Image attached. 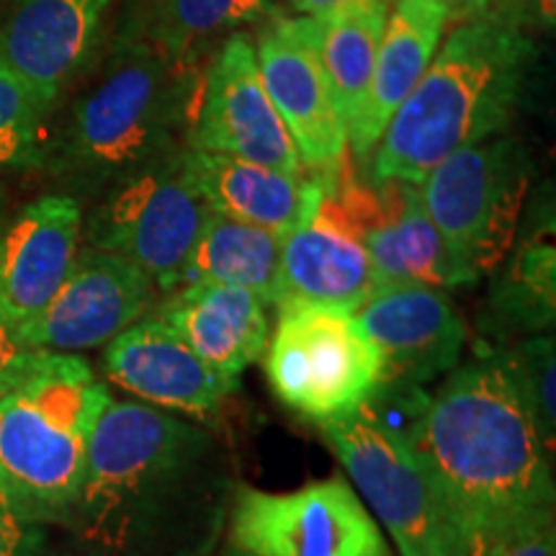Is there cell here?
I'll list each match as a JSON object with an SVG mask.
<instances>
[{
	"label": "cell",
	"mask_w": 556,
	"mask_h": 556,
	"mask_svg": "<svg viewBox=\"0 0 556 556\" xmlns=\"http://www.w3.org/2000/svg\"><path fill=\"white\" fill-rule=\"evenodd\" d=\"M155 283L129 261L83 248L58 294L45 309L18 325L26 351L78 353L106 348L116 336L148 315Z\"/></svg>",
	"instance_id": "7c38bea8"
},
{
	"label": "cell",
	"mask_w": 556,
	"mask_h": 556,
	"mask_svg": "<svg viewBox=\"0 0 556 556\" xmlns=\"http://www.w3.org/2000/svg\"><path fill=\"white\" fill-rule=\"evenodd\" d=\"M186 142L189 150L222 152L291 176L307 173L263 88L255 45L245 31L232 34L208 65Z\"/></svg>",
	"instance_id": "8fae6325"
},
{
	"label": "cell",
	"mask_w": 556,
	"mask_h": 556,
	"mask_svg": "<svg viewBox=\"0 0 556 556\" xmlns=\"http://www.w3.org/2000/svg\"><path fill=\"white\" fill-rule=\"evenodd\" d=\"M54 99L0 67V170L39 165Z\"/></svg>",
	"instance_id": "4316f807"
},
{
	"label": "cell",
	"mask_w": 556,
	"mask_h": 556,
	"mask_svg": "<svg viewBox=\"0 0 556 556\" xmlns=\"http://www.w3.org/2000/svg\"><path fill=\"white\" fill-rule=\"evenodd\" d=\"M448 21H458V26L479 18H507L510 21L513 0H441ZM516 24V21H513Z\"/></svg>",
	"instance_id": "4dcf8cb0"
},
{
	"label": "cell",
	"mask_w": 556,
	"mask_h": 556,
	"mask_svg": "<svg viewBox=\"0 0 556 556\" xmlns=\"http://www.w3.org/2000/svg\"><path fill=\"white\" fill-rule=\"evenodd\" d=\"M368 3H377V0H294V5L304 13V16L317 18V21L330 18L340 11L356 9V5H368Z\"/></svg>",
	"instance_id": "d6a6232c"
},
{
	"label": "cell",
	"mask_w": 556,
	"mask_h": 556,
	"mask_svg": "<svg viewBox=\"0 0 556 556\" xmlns=\"http://www.w3.org/2000/svg\"><path fill=\"white\" fill-rule=\"evenodd\" d=\"M268 16L270 0H124L114 31L144 41L176 65L201 67L212 41Z\"/></svg>",
	"instance_id": "603a6c76"
},
{
	"label": "cell",
	"mask_w": 556,
	"mask_h": 556,
	"mask_svg": "<svg viewBox=\"0 0 556 556\" xmlns=\"http://www.w3.org/2000/svg\"><path fill=\"white\" fill-rule=\"evenodd\" d=\"M184 163L191 186L212 212L276 235L315 217L325 191V176L317 173L291 176L222 152L186 148Z\"/></svg>",
	"instance_id": "d6986e66"
},
{
	"label": "cell",
	"mask_w": 556,
	"mask_h": 556,
	"mask_svg": "<svg viewBox=\"0 0 556 556\" xmlns=\"http://www.w3.org/2000/svg\"><path fill=\"white\" fill-rule=\"evenodd\" d=\"M409 448L469 556L497 533L554 513V477L536 422L500 364L456 366L433 397L407 392Z\"/></svg>",
	"instance_id": "7a4b0ae2"
},
{
	"label": "cell",
	"mask_w": 556,
	"mask_h": 556,
	"mask_svg": "<svg viewBox=\"0 0 556 556\" xmlns=\"http://www.w3.org/2000/svg\"><path fill=\"white\" fill-rule=\"evenodd\" d=\"M255 58L263 88L294 139L304 168L317 176L340 170L348 135L319 58L317 21L274 18L261 34Z\"/></svg>",
	"instance_id": "4fadbf2b"
},
{
	"label": "cell",
	"mask_w": 556,
	"mask_h": 556,
	"mask_svg": "<svg viewBox=\"0 0 556 556\" xmlns=\"http://www.w3.org/2000/svg\"><path fill=\"white\" fill-rule=\"evenodd\" d=\"M374 186L377 201L361 222L356 240L364 245L381 287L420 283L451 289L471 283L430 222L420 189L402 180H379Z\"/></svg>",
	"instance_id": "ffe728a7"
},
{
	"label": "cell",
	"mask_w": 556,
	"mask_h": 556,
	"mask_svg": "<svg viewBox=\"0 0 556 556\" xmlns=\"http://www.w3.org/2000/svg\"><path fill=\"white\" fill-rule=\"evenodd\" d=\"M528 178L531 163L523 144L492 135L451 152L420 184L430 222L471 283L503 266L510 253Z\"/></svg>",
	"instance_id": "8992f818"
},
{
	"label": "cell",
	"mask_w": 556,
	"mask_h": 556,
	"mask_svg": "<svg viewBox=\"0 0 556 556\" xmlns=\"http://www.w3.org/2000/svg\"><path fill=\"white\" fill-rule=\"evenodd\" d=\"M45 546V526L21 518L0 492V556H41Z\"/></svg>",
	"instance_id": "f546056e"
},
{
	"label": "cell",
	"mask_w": 556,
	"mask_h": 556,
	"mask_svg": "<svg viewBox=\"0 0 556 556\" xmlns=\"http://www.w3.org/2000/svg\"><path fill=\"white\" fill-rule=\"evenodd\" d=\"M184 152H170L111 186L86 222L88 248L129 261L165 294L184 278L208 212L191 186Z\"/></svg>",
	"instance_id": "9c48e42d"
},
{
	"label": "cell",
	"mask_w": 556,
	"mask_h": 556,
	"mask_svg": "<svg viewBox=\"0 0 556 556\" xmlns=\"http://www.w3.org/2000/svg\"><path fill=\"white\" fill-rule=\"evenodd\" d=\"M217 438L144 402L111 400L67 528L99 556H206L235 490Z\"/></svg>",
	"instance_id": "6da1fadb"
},
{
	"label": "cell",
	"mask_w": 556,
	"mask_h": 556,
	"mask_svg": "<svg viewBox=\"0 0 556 556\" xmlns=\"http://www.w3.org/2000/svg\"><path fill=\"white\" fill-rule=\"evenodd\" d=\"M281 238L283 235L270 229L245 225L208 208L180 283L214 281L242 287L266 299L268 307H276Z\"/></svg>",
	"instance_id": "cb8c5ba5"
},
{
	"label": "cell",
	"mask_w": 556,
	"mask_h": 556,
	"mask_svg": "<svg viewBox=\"0 0 556 556\" xmlns=\"http://www.w3.org/2000/svg\"><path fill=\"white\" fill-rule=\"evenodd\" d=\"M500 364L516 387L518 397L523 400L531 413L536 430L544 441L548 454L554 451L556 438V387H554V338L536 336L528 338L513 351L495 353Z\"/></svg>",
	"instance_id": "83f0119b"
},
{
	"label": "cell",
	"mask_w": 556,
	"mask_h": 556,
	"mask_svg": "<svg viewBox=\"0 0 556 556\" xmlns=\"http://www.w3.org/2000/svg\"><path fill=\"white\" fill-rule=\"evenodd\" d=\"M319 428L402 556H469L405 433L371 400Z\"/></svg>",
	"instance_id": "52a82bcc"
},
{
	"label": "cell",
	"mask_w": 556,
	"mask_h": 556,
	"mask_svg": "<svg viewBox=\"0 0 556 556\" xmlns=\"http://www.w3.org/2000/svg\"><path fill=\"white\" fill-rule=\"evenodd\" d=\"M80 232L83 212L70 193L39 197L0 232V307L16 328L58 294L80 250Z\"/></svg>",
	"instance_id": "e0dca14e"
},
{
	"label": "cell",
	"mask_w": 556,
	"mask_h": 556,
	"mask_svg": "<svg viewBox=\"0 0 556 556\" xmlns=\"http://www.w3.org/2000/svg\"><path fill=\"white\" fill-rule=\"evenodd\" d=\"M475 556H556L554 513L507 528L479 546Z\"/></svg>",
	"instance_id": "f1b7e54d"
},
{
	"label": "cell",
	"mask_w": 556,
	"mask_h": 556,
	"mask_svg": "<svg viewBox=\"0 0 556 556\" xmlns=\"http://www.w3.org/2000/svg\"><path fill=\"white\" fill-rule=\"evenodd\" d=\"M513 5H523L526 11H533L544 26L552 29L556 16V0H513Z\"/></svg>",
	"instance_id": "836d02e7"
},
{
	"label": "cell",
	"mask_w": 556,
	"mask_h": 556,
	"mask_svg": "<svg viewBox=\"0 0 556 556\" xmlns=\"http://www.w3.org/2000/svg\"><path fill=\"white\" fill-rule=\"evenodd\" d=\"M266 377L283 405L323 426L371 400L381 358L348 312L283 304L266 345Z\"/></svg>",
	"instance_id": "ba28073f"
},
{
	"label": "cell",
	"mask_w": 556,
	"mask_h": 556,
	"mask_svg": "<svg viewBox=\"0 0 556 556\" xmlns=\"http://www.w3.org/2000/svg\"><path fill=\"white\" fill-rule=\"evenodd\" d=\"M227 539L250 556H392L377 518L340 477L291 492L235 484Z\"/></svg>",
	"instance_id": "30bf717a"
},
{
	"label": "cell",
	"mask_w": 556,
	"mask_h": 556,
	"mask_svg": "<svg viewBox=\"0 0 556 556\" xmlns=\"http://www.w3.org/2000/svg\"><path fill=\"white\" fill-rule=\"evenodd\" d=\"M103 377L144 405L199 420L217 417L238 389V381L212 371L155 315H144L111 340L103 351Z\"/></svg>",
	"instance_id": "2e32d148"
},
{
	"label": "cell",
	"mask_w": 556,
	"mask_h": 556,
	"mask_svg": "<svg viewBox=\"0 0 556 556\" xmlns=\"http://www.w3.org/2000/svg\"><path fill=\"white\" fill-rule=\"evenodd\" d=\"M381 289L366 250L336 227L312 217L281 238L278 304L358 312Z\"/></svg>",
	"instance_id": "44dd1931"
},
{
	"label": "cell",
	"mask_w": 556,
	"mask_h": 556,
	"mask_svg": "<svg viewBox=\"0 0 556 556\" xmlns=\"http://www.w3.org/2000/svg\"><path fill=\"white\" fill-rule=\"evenodd\" d=\"M124 0H11L0 21V67L58 101L101 60Z\"/></svg>",
	"instance_id": "5bb4252c"
},
{
	"label": "cell",
	"mask_w": 556,
	"mask_h": 556,
	"mask_svg": "<svg viewBox=\"0 0 556 556\" xmlns=\"http://www.w3.org/2000/svg\"><path fill=\"white\" fill-rule=\"evenodd\" d=\"M90 70L96 78L47 137L41 163L70 189L106 193L180 150V137L189 139L197 119L206 73L176 65L122 31L111 34Z\"/></svg>",
	"instance_id": "3957f363"
},
{
	"label": "cell",
	"mask_w": 556,
	"mask_h": 556,
	"mask_svg": "<svg viewBox=\"0 0 556 556\" xmlns=\"http://www.w3.org/2000/svg\"><path fill=\"white\" fill-rule=\"evenodd\" d=\"M384 3H389V0H384ZM394 3H405V0H394Z\"/></svg>",
	"instance_id": "d590c367"
},
{
	"label": "cell",
	"mask_w": 556,
	"mask_h": 556,
	"mask_svg": "<svg viewBox=\"0 0 556 556\" xmlns=\"http://www.w3.org/2000/svg\"><path fill=\"white\" fill-rule=\"evenodd\" d=\"M536 47L507 18L456 26L413 93L394 111L371 160V178L420 186L451 152L503 135L523 99Z\"/></svg>",
	"instance_id": "277c9868"
},
{
	"label": "cell",
	"mask_w": 556,
	"mask_h": 556,
	"mask_svg": "<svg viewBox=\"0 0 556 556\" xmlns=\"http://www.w3.org/2000/svg\"><path fill=\"white\" fill-rule=\"evenodd\" d=\"M446 24L448 16L441 0H405L397 3L392 18H387L368 96L348 129L353 155L366 157L377 148L394 111L413 93L435 58Z\"/></svg>",
	"instance_id": "7402d4cb"
},
{
	"label": "cell",
	"mask_w": 556,
	"mask_h": 556,
	"mask_svg": "<svg viewBox=\"0 0 556 556\" xmlns=\"http://www.w3.org/2000/svg\"><path fill=\"white\" fill-rule=\"evenodd\" d=\"M41 556H62V554H41Z\"/></svg>",
	"instance_id": "8d00e7d4"
},
{
	"label": "cell",
	"mask_w": 556,
	"mask_h": 556,
	"mask_svg": "<svg viewBox=\"0 0 556 556\" xmlns=\"http://www.w3.org/2000/svg\"><path fill=\"white\" fill-rule=\"evenodd\" d=\"M317 24L319 58H323L325 75L330 80L348 135L371 86L374 62H377L381 34L387 26V3L377 0V3L356 5Z\"/></svg>",
	"instance_id": "d4e9b609"
},
{
	"label": "cell",
	"mask_w": 556,
	"mask_h": 556,
	"mask_svg": "<svg viewBox=\"0 0 556 556\" xmlns=\"http://www.w3.org/2000/svg\"><path fill=\"white\" fill-rule=\"evenodd\" d=\"M26 348L18 343L16 325L11 323L9 315H5L3 307H0V377H3L9 368L16 364V361L24 356Z\"/></svg>",
	"instance_id": "1f68e13d"
},
{
	"label": "cell",
	"mask_w": 556,
	"mask_h": 556,
	"mask_svg": "<svg viewBox=\"0 0 556 556\" xmlns=\"http://www.w3.org/2000/svg\"><path fill=\"white\" fill-rule=\"evenodd\" d=\"M155 317L219 377L238 381L268 345V302L255 291L214 281L180 283Z\"/></svg>",
	"instance_id": "ac0fdd59"
},
{
	"label": "cell",
	"mask_w": 556,
	"mask_h": 556,
	"mask_svg": "<svg viewBox=\"0 0 556 556\" xmlns=\"http://www.w3.org/2000/svg\"><path fill=\"white\" fill-rule=\"evenodd\" d=\"M556 250L554 242L531 240L520 248L510 270L492 291L495 312L507 325L544 330L554 323Z\"/></svg>",
	"instance_id": "484cf974"
},
{
	"label": "cell",
	"mask_w": 556,
	"mask_h": 556,
	"mask_svg": "<svg viewBox=\"0 0 556 556\" xmlns=\"http://www.w3.org/2000/svg\"><path fill=\"white\" fill-rule=\"evenodd\" d=\"M219 556H250V554H242V552H238V548L227 546V548H225V552H222Z\"/></svg>",
	"instance_id": "e575fe53"
},
{
	"label": "cell",
	"mask_w": 556,
	"mask_h": 556,
	"mask_svg": "<svg viewBox=\"0 0 556 556\" xmlns=\"http://www.w3.org/2000/svg\"><path fill=\"white\" fill-rule=\"evenodd\" d=\"M353 317L379 351L387 389H420L454 371L467 340L454 302L420 283L381 287Z\"/></svg>",
	"instance_id": "9a60e30c"
},
{
	"label": "cell",
	"mask_w": 556,
	"mask_h": 556,
	"mask_svg": "<svg viewBox=\"0 0 556 556\" xmlns=\"http://www.w3.org/2000/svg\"><path fill=\"white\" fill-rule=\"evenodd\" d=\"M111 394L86 358L26 351L0 377V492L29 523L65 526Z\"/></svg>",
	"instance_id": "5b68a950"
}]
</instances>
